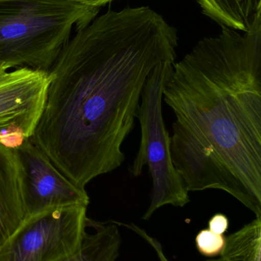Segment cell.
Masks as SVG:
<instances>
[{
	"instance_id": "obj_13",
	"label": "cell",
	"mask_w": 261,
	"mask_h": 261,
	"mask_svg": "<svg viewBox=\"0 0 261 261\" xmlns=\"http://www.w3.org/2000/svg\"><path fill=\"white\" fill-rule=\"evenodd\" d=\"M229 222L225 215L218 213L210 219L208 222V229L216 234H223L228 230Z\"/></svg>"
},
{
	"instance_id": "obj_9",
	"label": "cell",
	"mask_w": 261,
	"mask_h": 261,
	"mask_svg": "<svg viewBox=\"0 0 261 261\" xmlns=\"http://www.w3.org/2000/svg\"><path fill=\"white\" fill-rule=\"evenodd\" d=\"M207 16L234 30L248 32L261 17V0H196Z\"/></svg>"
},
{
	"instance_id": "obj_1",
	"label": "cell",
	"mask_w": 261,
	"mask_h": 261,
	"mask_svg": "<svg viewBox=\"0 0 261 261\" xmlns=\"http://www.w3.org/2000/svg\"><path fill=\"white\" fill-rule=\"evenodd\" d=\"M177 31L148 6L110 10L77 31L49 71L31 141L74 184L122 165L152 70L175 62Z\"/></svg>"
},
{
	"instance_id": "obj_5",
	"label": "cell",
	"mask_w": 261,
	"mask_h": 261,
	"mask_svg": "<svg viewBox=\"0 0 261 261\" xmlns=\"http://www.w3.org/2000/svg\"><path fill=\"white\" fill-rule=\"evenodd\" d=\"M87 206L50 208L28 218L0 246V261H58L79 249Z\"/></svg>"
},
{
	"instance_id": "obj_2",
	"label": "cell",
	"mask_w": 261,
	"mask_h": 261,
	"mask_svg": "<svg viewBox=\"0 0 261 261\" xmlns=\"http://www.w3.org/2000/svg\"><path fill=\"white\" fill-rule=\"evenodd\" d=\"M163 98L186 190L226 192L261 219V17L199 41L173 64Z\"/></svg>"
},
{
	"instance_id": "obj_10",
	"label": "cell",
	"mask_w": 261,
	"mask_h": 261,
	"mask_svg": "<svg viewBox=\"0 0 261 261\" xmlns=\"http://www.w3.org/2000/svg\"><path fill=\"white\" fill-rule=\"evenodd\" d=\"M89 225L94 228V232L86 231L79 249L58 261H116L121 247L116 225L91 220H89Z\"/></svg>"
},
{
	"instance_id": "obj_6",
	"label": "cell",
	"mask_w": 261,
	"mask_h": 261,
	"mask_svg": "<svg viewBox=\"0 0 261 261\" xmlns=\"http://www.w3.org/2000/svg\"><path fill=\"white\" fill-rule=\"evenodd\" d=\"M49 72L15 69L0 79V144L15 148L30 139L42 113Z\"/></svg>"
},
{
	"instance_id": "obj_14",
	"label": "cell",
	"mask_w": 261,
	"mask_h": 261,
	"mask_svg": "<svg viewBox=\"0 0 261 261\" xmlns=\"http://www.w3.org/2000/svg\"><path fill=\"white\" fill-rule=\"evenodd\" d=\"M72 1L76 2L80 4L85 5V6H90V7L97 8L101 9L102 6H105L107 3L113 1V0H72Z\"/></svg>"
},
{
	"instance_id": "obj_7",
	"label": "cell",
	"mask_w": 261,
	"mask_h": 261,
	"mask_svg": "<svg viewBox=\"0 0 261 261\" xmlns=\"http://www.w3.org/2000/svg\"><path fill=\"white\" fill-rule=\"evenodd\" d=\"M19 161L22 196L28 218L50 208L88 205L85 188L63 174L31 139L14 148Z\"/></svg>"
},
{
	"instance_id": "obj_11",
	"label": "cell",
	"mask_w": 261,
	"mask_h": 261,
	"mask_svg": "<svg viewBox=\"0 0 261 261\" xmlns=\"http://www.w3.org/2000/svg\"><path fill=\"white\" fill-rule=\"evenodd\" d=\"M261 219L256 218L230 234L221 254L224 261H260Z\"/></svg>"
},
{
	"instance_id": "obj_15",
	"label": "cell",
	"mask_w": 261,
	"mask_h": 261,
	"mask_svg": "<svg viewBox=\"0 0 261 261\" xmlns=\"http://www.w3.org/2000/svg\"><path fill=\"white\" fill-rule=\"evenodd\" d=\"M9 69L10 68H9V67L7 64H5V63L3 62L2 61H0V79H1L2 77H3V76L8 73V70H9Z\"/></svg>"
},
{
	"instance_id": "obj_16",
	"label": "cell",
	"mask_w": 261,
	"mask_h": 261,
	"mask_svg": "<svg viewBox=\"0 0 261 261\" xmlns=\"http://www.w3.org/2000/svg\"><path fill=\"white\" fill-rule=\"evenodd\" d=\"M208 261H224L222 258L216 259V260H210Z\"/></svg>"
},
{
	"instance_id": "obj_8",
	"label": "cell",
	"mask_w": 261,
	"mask_h": 261,
	"mask_svg": "<svg viewBox=\"0 0 261 261\" xmlns=\"http://www.w3.org/2000/svg\"><path fill=\"white\" fill-rule=\"evenodd\" d=\"M21 179L15 150L0 144V246L28 219Z\"/></svg>"
},
{
	"instance_id": "obj_4",
	"label": "cell",
	"mask_w": 261,
	"mask_h": 261,
	"mask_svg": "<svg viewBox=\"0 0 261 261\" xmlns=\"http://www.w3.org/2000/svg\"><path fill=\"white\" fill-rule=\"evenodd\" d=\"M174 63L163 61L152 70L146 81L136 115L140 124L141 140L130 172L137 177L142 174L144 167L148 166L153 181L150 203L144 220L164 205L183 207L190 202L189 192L173 164L170 136L162 116L164 89Z\"/></svg>"
},
{
	"instance_id": "obj_12",
	"label": "cell",
	"mask_w": 261,
	"mask_h": 261,
	"mask_svg": "<svg viewBox=\"0 0 261 261\" xmlns=\"http://www.w3.org/2000/svg\"><path fill=\"white\" fill-rule=\"evenodd\" d=\"M226 238L223 234H216L209 229L199 231L196 236L198 251L205 257H212L221 255L225 245Z\"/></svg>"
},
{
	"instance_id": "obj_3",
	"label": "cell",
	"mask_w": 261,
	"mask_h": 261,
	"mask_svg": "<svg viewBox=\"0 0 261 261\" xmlns=\"http://www.w3.org/2000/svg\"><path fill=\"white\" fill-rule=\"evenodd\" d=\"M99 11L72 0H0V61L50 71L72 28L85 27Z\"/></svg>"
}]
</instances>
